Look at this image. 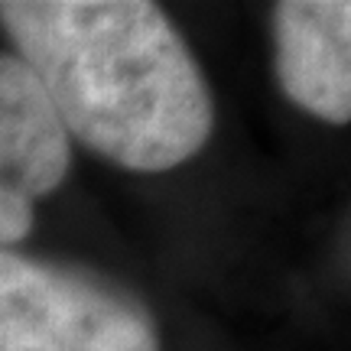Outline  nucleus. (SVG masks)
Returning a JSON list of instances; mask_svg holds the SVG:
<instances>
[{"label":"nucleus","instance_id":"nucleus-4","mask_svg":"<svg viewBox=\"0 0 351 351\" xmlns=\"http://www.w3.org/2000/svg\"><path fill=\"white\" fill-rule=\"evenodd\" d=\"M276 75L293 104L328 124L351 117V3L287 0L274 13Z\"/></svg>","mask_w":351,"mask_h":351},{"label":"nucleus","instance_id":"nucleus-3","mask_svg":"<svg viewBox=\"0 0 351 351\" xmlns=\"http://www.w3.org/2000/svg\"><path fill=\"white\" fill-rule=\"evenodd\" d=\"M72 143L56 108L16 56H0V251L33 228V208L59 186Z\"/></svg>","mask_w":351,"mask_h":351},{"label":"nucleus","instance_id":"nucleus-1","mask_svg":"<svg viewBox=\"0 0 351 351\" xmlns=\"http://www.w3.org/2000/svg\"><path fill=\"white\" fill-rule=\"evenodd\" d=\"M0 23L65 134L111 163L163 173L205 147L208 88L156 3L7 0Z\"/></svg>","mask_w":351,"mask_h":351},{"label":"nucleus","instance_id":"nucleus-2","mask_svg":"<svg viewBox=\"0 0 351 351\" xmlns=\"http://www.w3.org/2000/svg\"><path fill=\"white\" fill-rule=\"evenodd\" d=\"M0 351H156V335L134 300L0 251Z\"/></svg>","mask_w":351,"mask_h":351}]
</instances>
